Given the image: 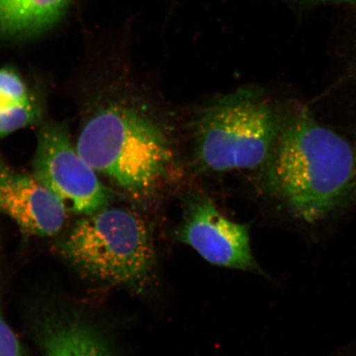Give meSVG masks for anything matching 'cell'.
<instances>
[{"label":"cell","instance_id":"30bf717a","mask_svg":"<svg viewBox=\"0 0 356 356\" xmlns=\"http://www.w3.org/2000/svg\"><path fill=\"white\" fill-rule=\"evenodd\" d=\"M41 117L37 99L19 74L0 69V138L32 126Z\"/></svg>","mask_w":356,"mask_h":356},{"label":"cell","instance_id":"3957f363","mask_svg":"<svg viewBox=\"0 0 356 356\" xmlns=\"http://www.w3.org/2000/svg\"><path fill=\"white\" fill-rule=\"evenodd\" d=\"M61 252L83 273L118 286L144 289L154 273L149 227L127 209L106 207L86 216L62 243Z\"/></svg>","mask_w":356,"mask_h":356},{"label":"cell","instance_id":"8fae6325","mask_svg":"<svg viewBox=\"0 0 356 356\" xmlns=\"http://www.w3.org/2000/svg\"><path fill=\"white\" fill-rule=\"evenodd\" d=\"M0 356H26L19 338L10 327L0 306Z\"/></svg>","mask_w":356,"mask_h":356},{"label":"cell","instance_id":"9c48e42d","mask_svg":"<svg viewBox=\"0 0 356 356\" xmlns=\"http://www.w3.org/2000/svg\"><path fill=\"white\" fill-rule=\"evenodd\" d=\"M71 0H0V35L26 38L42 32L63 15Z\"/></svg>","mask_w":356,"mask_h":356},{"label":"cell","instance_id":"7a4b0ae2","mask_svg":"<svg viewBox=\"0 0 356 356\" xmlns=\"http://www.w3.org/2000/svg\"><path fill=\"white\" fill-rule=\"evenodd\" d=\"M76 147L97 175L132 197L152 191L171 159L166 137L157 124L120 104L93 113L80 131Z\"/></svg>","mask_w":356,"mask_h":356},{"label":"cell","instance_id":"4fadbf2b","mask_svg":"<svg viewBox=\"0 0 356 356\" xmlns=\"http://www.w3.org/2000/svg\"><path fill=\"white\" fill-rule=\"evenodd\" d=\"M337 1V0H336ZM337 1H349V0H337Z\"/></svg>","mask_w":356,"mask_h":356},{"label":"cell","instance_id":"52a82bcc","mask_svg":"<svg viewBox=\"0 0 356 356\" xmlns=\"http://www.w3.org/2000/svg\"><path fill=\"white\" fill-rule=\"evenodd\" d=\"M0 213L38 236L60 232L67 209L33 175L15 170L0 158Z\"/></svg>","mask_w":356,"mask_h":356},{"label":"cell","instance_id":"ba28073f","mask_svg":"<svg viewBox=\"0 0 356 356\" xmlns=\"http://www.w3.org/2000/svg\"><path fill=\"white\" fill-rule=\"evenodd\" d=\"M38 338L44 356H111L96 332L72 318H44Z\"/></svg>","mask_w":356,"mask_h":356},{"label":"cell","instance_id":"8992f818","mask_svg":"<svg viewBox=\"0 0 356 356\" xmlns=\"http://www.w3.org/2000/svg\"><path fill=\"white\" fill-rule=\"evenodd\" d=\"M175 238L213 265L259 270L252 255L248 227L225 217L209 199L191 200L175 231Z\"/></svg>","mask_w":356,"mask_h":356},{"label":"cell","instance_id":"7c38bea8","mask_svg":"<svg viewBox=\"0 0 356 356\" xmlns=\"http://www.w3.org/2000/svg\"><path fill=\"white\" fill-rule=\"evenodd\" d=\"M332 356H356V343L346 347L343 350L337 351Z\"/></svg>","mask_w":356,"mask_h":356},{"label":"cell","instance_id":"5b68a950","mask_svg":"<svg viewBox=\"0 0 356 356\" xmlns=\"http://www.w3.org/2000/svg\"><path fill=\"white\" fill-rule=\"evenodd\" d=\"M33 168V175L67 211L88 216L108 207V190L79 154L65 126L48 124L39 131Z\"/></svg>","mask_w":356,"mask_h":356},{"label":"cell","instance_id":"6da1fadb","mask_svg":"<svg viewBox=\"0 0 356 356\" xmlns=\"http://www.w3.org/2000/svg\"><path fill=\"white\" fill-rule=\"evenodd\" d=\"M271 177L298 219L329 225L356 208V144L305 111L284 120Z\"/></svg>","mask_w":356,"mask_h":356},{"label":"cell","instance_id":"277c9868","mask_svg":"<svg viewBox=\"0 0 356 356\" xmlns=\"http://www.w3.org/2000/svg\"><path fill=\"white\" fill-rule=\"evenodd\" d=\"M282 122L257 92L230 93L198 115L195 138L199 159L215 172L259 168L273 155Z\"/></svg>","mask_w":356,"mask_h":356}]
</instances>
